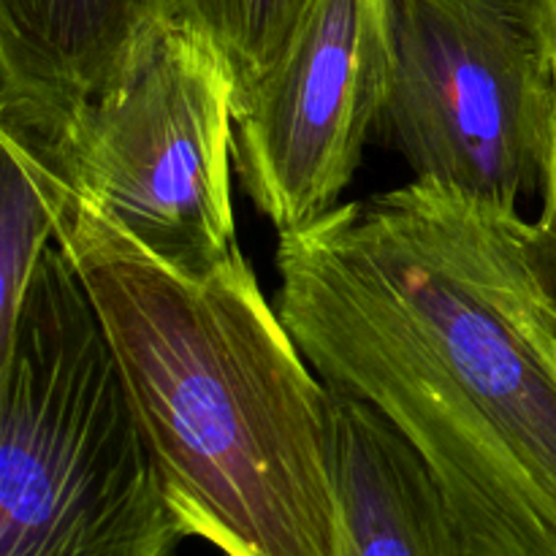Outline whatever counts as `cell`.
<instances>
[{
  "label": "cell",
  "instance_id": "cell-1",
  "mask_svg": "<svg viewBox=\"0 0 556 556\" xmlns=\"http://www.w3.org/2000/svg\"><path fill=\"white\" fill-rule=\"evenodd\" d=\"M277 309L418 451L470 556H556V299L530 220L418 179L280 233Z\"/></svg>",
  "mask_w": 556,
  "mask_h": 556
},
{
  "label": "cell",
  "instance_id": "cell-2",
  "mask_svg": "<svg viewBox=\"0 0 556 556\" xmlns=\"http://www.w3.org/2000/svg\"><path fill=\"white\" fill-rule=\"evenodd\" d=\"M188 538L226 556H342L334 407L239 242L199 275L76 269Z\"/></svg>",
  "mask_w": 556,
  "mask_h": 556
},
{
  "label": "cell",
  "instance_id": "cell-3",
  "mask_svg": "<svg viewBox=\"0 0 556 556\" xmlns=\"http://www.w3.org/2000/svg\"><path fill=\"white\" fill-rule=\"evenodd\" d=\"M185 538L85 280L49 244L0 342V556H174Z\"/></svg>",
  "mask_w": 556,
  "mask_h": 556
},
{
  "label": "cell",
  "instance_id": "cell-4",
  "mask_svg": "<svg viewBox=\"0 0 556 556\" xmlns=\"http://www.w3.org/2000/svg\"><path fill=\"white\" fill-rule=\"evenodd\" d=\"M54 147L63 179L54 244L76 269L136 258L199 275L237 244L233 79L190 27H168Z\"/></svg>",
  "mask_w": 556,
  "mask_h": 556
},
{
  "label": "cell",
  "instance_id": "cell-5",
  "mask_svg": "<svg viewBox=\"0 0 556 556\" xmlns=\"http://www.w3.org/2000/svg\"><path fill=\"white\" fill-rule=\"evenodd\" d=\"M413 179L519 215L556 155V43L543 0H391L378 123Z\"/></svg>",
  "mask_w": 556,
  "mask_h": 556
},
{
  "label": "cell",
  "instance_id": "cell-6",
  "mask_svg": "<svg viewBox=\"0 0 556 556\" xmlns=\"http://www.w3.org/2000/svg\"><path fill=\"white\" fill-rule=\"evenodd\" d=\"M391 0H318L280 63L233 106V168L277 233L340 206L378 134Z\"/></svg>",
  "mask_w": 556,
  "mask_h": 556
},
{
  "label": "cell",
  "instance_id": "cell-7",
  "mask_svg": "<svg viewBox=\"0 0 556 556\" xmlns=\"http://www.w3.org/2000/svg\"><path fill=\"white\" fill-rule=\"evenodd\" d=\"M172 25L174 0H0V119L60 134Z\"/></svg>",
  "mask_w": 556,
  "mask_h": 556
},
{
  "label": "cell",
  "instance_id": "cell-8",
  "mask_svg": "<svg viewBox=\"0 0 556 556\" xmlns=\"http://www.w3.org/2000/svg\"><path fill=\"white\" fill-rule=\"evenodd\" d=\"M331 407L342 556H470L438 481L394 424L345 391L331 389Z\"/></svg>",
  "mask_w": 556,
  "mask_h": 556
},
{
  "label": "cell",
  "instance_id": "cell-9",
  "mask_svg": "<svg viewBox=\"0 0 556 556\" xmlns=\"http://www.w3.org/2000/svg\"><path fill=\"white\" fill-rule=\"evenodd\" d=\"M0 342L11 334L33 275L54 244L63 212L58 147L52 134L0 119Z\"/></svg>",
  "mask_w": 556,
  "mask_h": 556
},
{
  "label": "cell",
  "instance_id": "cell-10",
  "mask_svg": "<svg viewBox=\"0 0 556 556\" xmlns=\"http://www.w3.org/2000/svg\"><path fill=\"white\" fill-rule=\"evenodd\" d=\"M318 0H174V22L217 49L233 79V106L296 41Z\"/></svg>",
  "mask_w": 556,
  "mask_h": 556
},
{
  "label": "cell",
  "instance_id": "cell-11",
  "mask_svg": "<svg viewBox=\"0 0 556 556\" xmlns=\"http://www.w3.org/2000/svg\"><path fill=\"white\" fill-rule=\"evenodd\" d=\"M541 201V215H538V220H530V242L543 280L548 282L556 299V155L552 177H548L546 193H543Z\"/></svg>",
  "mask_w": 556,
  "mask_h": 556
},
{
  "label": "cell",
  "instance_id": "cell-12",
  "mask_svg": "<svg viewBox=\"0 0 556 556\" xmlns=\"http://www.w3.org/2000/svg\"><path fill=\"white\" fill-rule=\"evenodd\" d=\"M543 5H546L548 25H552V36H554V43H556V0H543Z\"/></svg>",
  "mask_w": 556,
  "mask_h": 556
}]
</instances>
